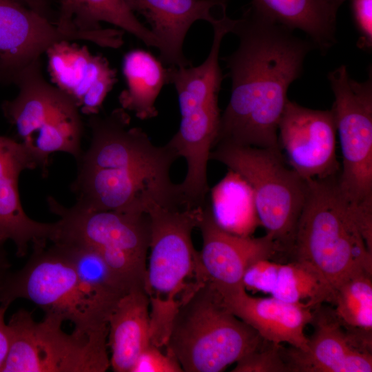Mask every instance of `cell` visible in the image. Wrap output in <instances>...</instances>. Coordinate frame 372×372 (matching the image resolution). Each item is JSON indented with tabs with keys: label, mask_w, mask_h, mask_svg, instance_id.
Wrapping results in <instances>:
<instances>
[{
	"label": "cell",
	"mask_w": 372,
	"mask_h": 372,
	"mask_svg": "<svg viewBox=\"0 0 372 372\" xmlns=\"http://www.w3.org/2000/svg\"><path fill=\"white\" fill-rule=\"evenodd\" d=\"M231 33L239 45L223 59L231 89L215 145L280 149L278 130L288 89L302 75L304 61L316 48L251 6L234 19Z\"/></svg>",
	"instance_id": "cell-1"
},
{
	"label": "cell",
	"mask_w": 372,
	"mask_h": 372,
	"mask_svg": "<svg viewBox=\"0 0 372 372\" xmlns=\"http://www.w3.org/2000/svg\"><path fill=\"white\" fill-rule=\"evenodd\" d=\"M122 107L89 116L90 143L76 161L71 185L75 205L92 210L147 214L155 206L185 203L170 169L178 158L166 143L157 146L130 125Z\"/></svg>",
	"instance_id": "cell-2"
},
{
	"label": "cell",
	"mask_w": 372,
	"mask_h": 372,
	"mask_svg": "<svg viewBox=\"0 0 372 372\" xmlns=\"http://www.w3.org/2000/svg\"><path fill=\"white\" fill-rule=\"evenodd\" d=\"M205 204L157 205L147 213L150 253L145 291L149 300L150 340L158 348L165 346L180 306L207 281L192 239Z\"/></svg>",
	"instance_id": "cell-3"
},
{
	"label": "cell",
	"mask_w": 372,
	"mask_h": 372,
	"mask_svg": "<svg viewBox=\"0 0 372 372\" xmlns=\"http://www.w3.org/2000/svg\"><path fill=\"white\" fill-rule=\"evenodd\" d=\"M337 176L307 180L304 204L290 254L320 273L334 289L362 272L372 274L369 249L339 192Z\"/></svg>",
	"instance_id": "cell-4"
},
{
	"label": "cell",
	"mask_w": 372,
	"mask_h": 372,
	"mask_svg": "<svg viewBox=\"0 0 372 372\" xmlns=\"http://www.w3.org/2000/svg\"><path fill=\"white\" fill-rule=\"evenodd\" d=\"M32 245L25 265L10 272L0 287V304L9 307L25 299L71 322L74 331L93 335L108 331V320L115 305L101 298L79 278L70 260L52 242Z\"/></svg>",
	"instance_id": "cell-5"
},
{
	"label": "cell",
	"mask_w": 372,
	"mask_h": 372,
	"mask_svg": "<svg viewBox=\"0 0 372 372\" xmlns=\"http://www.w3.org/2000/svg\"><path fill=\"white\" fill-rule=\"evenodd\" d=\"M262 340L228 309L218 290L206 281L180 306L165 347L183 371L219 372Z\"/></svg>",
	"instance_id": "cell-6"
},
{
	"label": "cell",
	"mask_w": 372,
	"mask_h": 372,
	"mask_svg": "<svg viewBox=\"0 0 372 372\" xmlns=\"http://www.w3.org/2000/svg\"><path fill=\"white\" fill-rule=\"evenodd\" d=\"M14 83L19 92L3 103L2 110L37 168L46 175L50 156L57 152L70 154L77 161L83 153L81 113L69 96L45 80L41 59L27 68Z\"/></svg>",
	"instance_id": "cell-7"
},
{
	"label": "cell",
	"mask_w": 372,
	"mask_h": 372,
	"mask_svg": "<svg viewBox=\"0 0 372 372\" xmlns=\"http://www.w3.org/2000/svg\"><path fill=\"white\" fill-rule=\"evenodd\" d=\"M209 159L223 163L246 180L254 192L261 226L282 253L289 254L307 183L287 167L280 149L218 143Z\"/></svg>",
	"instance_id": "cell-8"
},
{
	"label": "cell",
	"mask_w": 372,
	"mask_h": 372,
	"mask_svg": "<svg viewBox=\"0 0 372 372\" xmlns=\"http://www.w3.org/2000/svg\"><path fill=\"white\" fill-rule=\"evenodd\" d=\"M353 79L345 65L327 75L342 154L337 185L354 219H372V77Z\"/></svg>",
	"instance_id": "cell-9"
},
{
	"label": "cell",
	"mask_w": 372,
	"mask_h": 372,
	"mask_svg": "<svg viewBox=\"0 0 372 372\" xmlns=\"http://www.w3.org/2000/svg\"><path fill=\"white\" fill-rule=\"evenodd\" d=\"M63 319L45 314L37 322L21 309L8 323L9 353L1 372H104L110 366L108 331L93 335L62 329Z\"/></svg>",
	"instance_id": "cell-10"
},
{
	"label": "cell",
	"mask_w": 372,
	"mask_h": 372,
	"mask_svg": "<svg viewBox=\"0 0 372 372\" xmlns=\"http://www.w3.org/2000/svg\"><path fill=\"white\" fill-rule=\"evenodd\" d=\"M47 201L50 210L59 217L58 238L96 249L127 291L145 289L150 240L148 214L92 210L76 205L67 207L53 197Z\"/></svg>",
	"instance_id": "cell-11"
},
{
	"label": "cell",
	"mask_w": 372,
	"mask_h": 372,
	"mask_svg": "<svg viewBox=\"0 0 372 372\" xmlns=\"http://www.w3.org/2000/svg\"><path fill=\"white\" fill-rule=\"evenodd\" d=\"M85 41L118 48L121 32L116 28L80 31L63 28L18 0H0V82L15 83L21 74L53 44Z\"/></svg>",
	"instance_id": "cell-12"
},
{
	"label": "cell",
	"mask_w": 372,
	"mask_h": 372,
	"mask_svg": "<svg viewBox=\"0 0 372 372\" xmlns=\"http://www.w3.org/2000/svg\"><path fill=\"white\" fill-rule=\"evenodd\" d=\"M336 132L332 110H313L288 100L278 125L279 147L304 180L328 178L340 170Z\"/></svg>",
	"instance_id": "cell-13"
},
{
	"label": "cell",
	"mask_w": 372,
	"mask_h": 372,
	"mask_svg": "<svg viewBox=\"0 0 372 372\" xmlns=\"http://www.w3.org/2000/svg\"><path fill=\"white\" fill-rule=\"evenodd\" d=\"M45 54L49 76L54 85L74 101L81 114H99L117 82L116 70L108 60L70 41L55 43Z\"/></svg>",
	"instance_id": "cell-14"
},
{
	"label": "cell",
	"mask_w": 372,
	"mask_h": 372,
	"mask_svg": "<svg viewBox=\"0 0 372 372\" xmlns=\"http://www.w3.org/2000/svg\"><path fill=\"white\" fill-rule=\"evenodd\" d=\"M203 245L199 251L203 274L216 289H228L242 285L247 268L262 259H271L282 253L268 234L259 238L240 236L219 227L211 215L209 198L198 225Z\"/></svg>",
	"instance_id": "cell-15"
},
{
	"label": "cell",
	"mask_w": 372,
	"mask_h": 372,
	"mask_svg": "<svg viewBox=\"0 0 372 372\" xmlns=\"http://www.w3.org/2000/svg\"><path fill=\"white\" fill-rule=\"evenodd\" d=\"M315 328L306 351L283 349L289 372H371V349L348 333L332 310L313 313Z\"/></svg>",
	"instance_id": "cell-16"
},
{
	"label": "cell",
	"mask_w": 372,
	"mask_h": 372,
	"mask_svg": "<svg viewBox=\"0 0 372 372\" xmlns=\"http://www.w3.org/2000/svg\"><path fill=\"white\" fill-rule=\"evenodd\" d=\"M134 12L141 14L159 40L160 60L169 66L187 67L183 45L192 24L199 20L211 25L226 12L227 0H124Z\"/></svg>",
	"instance_id": "cell-17"
},
{
	"label": "cell",
	"mask_w": 372,
	"mask_h": 372,
	"mask_svg": "<svg viewBox=\"0 0 372 372\" xmlns=\"http://www.w3.org/2000/svg\"><path fill=\"white\" fill-rule=\"evenodd\" d=\"M218 290V289H217ZM228 309L264 340L276 344L287 343L291 347L306 351L309 338L304 333L311 323L312 309L276 298L251 296L243 285L218 290Z\"/></svg>",
	"instance_id": "cell-18"
},
{
	"label": "cell",
	"mask_w": 372,
	"mask_h": 372,
	"mask_svg": "<svg viewBox=\"0 0 372 372\" xmlns=\"http://www.w3.org/2000/svg\"><path fill=\"white\" fill-rule=\"evenodd\" d=\"M107 337L113 371L131 372L151 343L149 300L144 289H133L117 302L109 318Z\"/></svg>",
	"instance_id": "cell-19"
},
{
	"label": "cell",
	"mask_w": 372,
	"mask_h": 372,
	"mask_svg": "<svg viewBox=\"0 0 372 372\" xmlns=\"http://www.w3.org/2000/svg\"><path fill=\"white\" fill-rule=\"evenodd\" d=\"M250 6L291 30L303 31L321 52L336 42L338 11L327 0H252Z\"/></svg>",
	"instance_id": "cell-20"
},
{
	"label": "cell",
	"mask_w": 372,
	"mask_h": 372,
	"mask_svg": "<svg viewBox=\"0 0 372 372\" xmlns=\"http://www.w3.org/2000/svg\"><path fill=\"white\" fill-rule=\"evenodd\" d=\"M101 22L114 25L146 45L161 49L158 38L143 25L124 0H60L56 24L70 30L95 31Z\"/></svg>",
	"instance_id": "cell-21"
},
{
	"label": "cell",
	"mask_w": 372,
	"mask_h": 372,
	"mask_svg": "<svg viewBox=\"0 0 372 372\" xmlns=\"http://www.w3.org/2000/svg\"><path fill=\"white\" fill-rule=\"evenodd\" d=\"M122 72L126 88L118 96L121 107L141 120L156 117V100L168 84L167 68L149 52L134 49L124 55Z\"/></svg>",
	"instance_id": "cell-22"
},
{
	"label": "cell",
	"mask_w": 372,
	"mask_h": 372,
	"mask_svg": "<svg viewBox=\"0 0 372 372\" xmlns=\"http://www.w3.org/2000/svg\"><path fill=\"white\" fill-rule=\"evenodd\" d=\"M21 172L13 171L0 179V243L12 241L18 257L26 255L30 243L53 242L59 234L58 221L41 223L25 213L18 189Z\"/></svg>",
	"instance_id": "cell-23"
},
{
	"label": "cell",
	"mask_w": 372,
	"mask_h": 372,
	"mask_svg": "<svg viewBox=\"0 0 372 372\" xmlns=\"http://www.w3.org/2000/svg\"><path fill=\"white\" fill-rule=\"evenodd\" d=\"M209 192L212 217L224 231L240 236H252L261 226L253 190L237 172L229 169Z\"/></svg>",
	"instance_id": "cell-24"
},
{
	"label": "cell",
	"mask_w": 372,
	"mask_h": 372,
	"mask_svg": "<svg viewBox=\"0 0 372 372\" xmlns=\"http://www.w3.org/2000/svg\"><path fill=\"white\" fill-rule=\"evenodd\" d=\"M372 274L362 272L334 289L332 312L344 330L371 348Z\"/></svg>",
	"instance_id": "cell-25"
},
{
	"label": "cell",
	"mask_w": 372,
	"mask_h": 372,
	"mask_svg": "<svg viewBox=\"0 0 372 372\" xmlns=\"http://www.w3.org/2000/svg\"><path fill=\"white\" fill-rule=\"evenodd\" d=\"M282 301L317 309L325 302H333L334 289L316 270L293 260L280 264L270 293Z\"/></svg>",
	"instance_id": "cell-26"
},
{
	"label": "cell",
	"mask_w": 372,
	"mask_h": 372,
	"mask_svg": "<svg viewBox=\"0 0 372 372\" xmlns=\"http://www.w3.org/2000/svg\"><path fill=\"white\" fill-rule=\"evenodd\" d=\"M52 242L61 247L80 280L103 299L116 304L128 293L94 247L65 238H58Z\"/></svg>",
	"instance_id": "cell-27"
},
{
	"label": "cell",
	"mask_w": 372,
	"mask_h": 372,
	"mask_svg": "<svg viewBox=\"0 0 372 372\" xmlns=\"http://www.w3.org/2000/svg\"><path fill=\"white\" fill-rule=\"evenodd\" d=\"M284 349L264 339L236 362L233 372H289Z\"/></svg>",
	"instance_id": "cell-28"
},
{
	"label": "cell",
	"mask_w": 372,
	"mask_h": 372,
	"mask_svg": "<svg viewBox=\"0 0 372 372\" xmlns=\"http://www.w3.org/2000/svg\"><path fill=\"white\" fill-rule=\"evenodd\" d=\"M35 168L34 161L20 142L0 136V179L13 171Z\"/></svg>",
	"instance_id": "cell-29"
},
{
	"label": "cell",
	"mask_w": 372,
	"mask_h": 372,
	"mask_svg": "<svg viewBox=\"0 0 372 372\" xmlns=\"http://www.w3.org/2000/svg\"><path fill=\"white\" fill-rule=\"evenodd\" d=\"M280 264L271 259H262L251 265L242 278L245 289L270 293Z\"/></svg>",
	"instance_id": "cell-30"
},
{
	"label": "cell",
	"mask_w": 372,
	"mask_h": 372,
	"mask_svg": "<svg viewBox=\"0 0 372 372\" xmlns=\"http://www.w3.org/2000/svg\"><path fill=\"white\" fill-rule=\"evenodd\" d=\"M178 362L150 343L138 355L131 372H181Z\"/></svg>",
	"instance_id": "cell-31"
},
{
	"label": "cell",
	"mask_w": 372,
	"mask_h": 372,
	"mask_svg": "<svg viewBox=\"0 0 372 372\" xmlns=\"http://www.w3.org/2000/svg\"><path fill=\"white\" fill-rule=\"evenodd\" d=\"M353 21L360 37L358 46L365 50L372 48V0H351Z\"/></svg>",
	"instance_id": "cell-32"
},
{
	"label": "cell",
	"mask_w": 372,
	"mask_h": 372,
	"mask_svg": "<svg viewBox=\"0 0 372 372\" xmlns=\"http://www.w3.org/2000/svg\"><path fill=\"white\" fill-rule=\"evenodd\" d=\"M8 307L0 304V372L6 362L10 347V331L5 322V314Z\"/></svg>",
	"instance_id": "cell-33"
},
{
	"label": "cell",
	"mask_w": 372,
	"mask_h": 372,
	"mask_svg": "<svg viewBox=\"0 0 372 372\" xmlns=\"http://www.w3.org/2000/svg\"><path fill=\"white\" fill-rule=\"evenodd\" d=\"M42 17L56 23L57 12L52 8L50 0H18Z\"/></svg>",
	"instance_id": "cell-34"
},
{
	"label": "cell",
	"mask_w": 372,
	"mask_h": 372,
	"mask_svg": "<svg viewBox=\"0 0 372 372\" xmlns=\"http://www.w3.org/2000/svg\"><path fill=\"white\" fill-rule=\"evenodd\" d=\"M3 245L4 244L0 243V287L11 272V264L8 258Z\"/></svg>",
	"instance_id": "cell-35"
},
{
	"label": "cell",
	"mask_w": 372,
	"mask_h": 372,
	"mask_svg": "<svg viewBox=\"0 0 372 372\" xmlns=\"http://www.w3.org/2000/svg\"><path fill=\"white\" fill-rule=\"evenodd\" d=\"M328 3L338 11L340 6L347 0H327Z\"/></svg>",
	"instance_id": "cell-36"
}]
</instances>
